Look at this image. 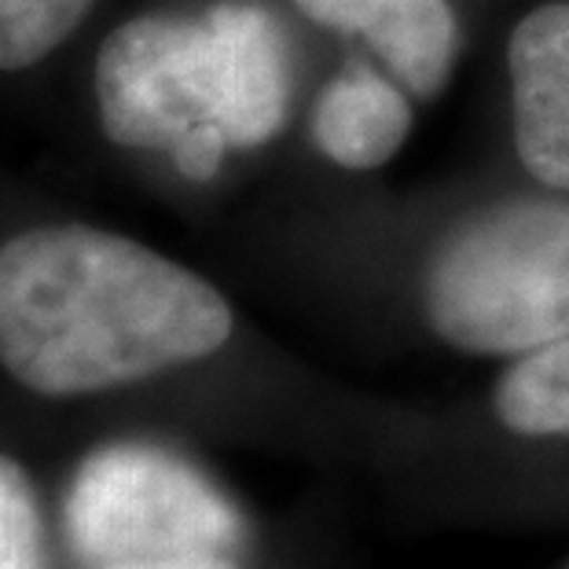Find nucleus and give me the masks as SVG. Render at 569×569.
Instances as JSON below:
<instances>
[{
  "instance_id": "nucleus-1",
  "label": "nucleus",
  "mask_w": 569,
  "mask_h": 569,
  "mask_svg": "<svg viewBox=\"0 0 569 569\" xmlns=\"http://www.w3.org/2000/svg\"><path fill=\"white\" fill-rule=\"evenodd\" d=\"M232 306L166 253L89 224H48L0 243V368L67 401L213 357Z\"/></svg>"
},
{
  "instance_id": "nucleus-2",
  "label": "nucleus",
  "mask_w": 569,
  "mask_h": 569,
  "mask_svg": "<svg viewBox=\"0 0 569 569\" xmlns=\"http://www.w3.org/2000/svg\"><path fill=\"white\" fill-rule=\"evenodd\" d=\"M287 103V38L269 11L243 0L202 16H137L96 56L103 132L118 148L166 151L188 180H210L228 151L269 143Z\"/></svg>"
},
{
  "instance_id": "nucleus-7",
  "label": "nucleus",
  "mask_w": 569,
  "mask_h": 569,
  "mask_svg": "<svg viewBox=\"0 0 569 569\" xmlns=\"http://www.w3.org/2000/svg\"><path fill=\"white\" fill-rule=\"evenodd\" d=\"M411 132V103L405 84L382 78L365 63H349L327 81L312 107L317 148L342 169H379L401 151Z\"/></svg>"
},
{
  "instance_id": "nucleus-6",
  "label": "nucleus",
  "mask_w": 569,
  "mask_h": 569,
  "mask_svg": "<svg viewBox=\"0 0 569 569\" xmlns=\"http://www.w3.org/2000/svg\"><path fill=\"white\" fill-rule=\"evenodd\" d=\"M320 27L360 33L416 100L445 89L456 63V16L448 0H295Z\"/></svg>"
},
{
  "instance_id": "nucleus-9",
  "label": "nucleus",
  "mask_w": 569,
  "mask_h": 569,
  "mask_svg": "<svg viewBox=\"0 0 569 569\" xmlns=\"http://www.w3.org/2000/svg\"><path fill=\"white\" fill-rule=\"evenodd\" d=\"M96 0H0V70L41 63L74 33Z\"/></svg>"
},
{
  "instance_id": "nucleus-5",
  "label": "nucleus",
  "mask_w": 569,
  "mask_h": 569,
  "mask_svg": "<svg viewBox=\"0 0 569 569\" xmlns=\"http://www.w3.org/2000/svg\"><path fill=\"white\" fill-rule=\"evenodd\" d=\"M518 159L540 184L569 191V4H540L507 44Z\"/></svg>"
},
{
  "instance_id": "nucleus-4",
  "label": "nucleus",
  "mask_w": 569,
  "mask_h": 569,
  "mask_svg": "<svg viewBox=\"0 0 569 569\" xmlns=\"http://www.w3.org/2000/svg\"><path fill=\"white\" fill-rule=\"evenodd\" d=\"M67 543L84 566L236 555L243 518L217 486L154 445H107L74 470L63 500Z\"/></svg>"
},
{
  "instance_id": "nucleus-10",
  "label": "nucleus",
  "mask_w": 569,
  "mask_h": 569,
  "mask_svg": "<svg viewBox=\"0 0 569 569\" xmlns=\"http://www.w3.org/2000/svg\"><path fill=\"white\" fill-rule=\"evenodd\" d=\"M0 569H52L41 496L30 470L0 452Z\"/></svg>"
},
{
  "instance_id": "nucleus-8",
  "label": "nucleus",
  "mask_w": 569,
  "mask_h": 569,
  "mask_svg": "<svg viewBox=\"0 0 569 569\" xmlns=\"http://www.w3.org/2000/svg\"><path fill=\"white\" fill-rule=\"evenodd\" d=\"M496 416L522 438H569V338L507 368L496 386Z\"/></svg>"
},
{
  "instance_id": "nucleus-3",
  "label": "nucleus",
  "mask_w": 569,
  "mask_h": 569,
  "mask_svg": "<svg viewBox=\"0 0 569 569\" xmlns=\"http://www.w3.org/2000/svg\"><path fill=\"white\" fill-rule=\"evenodd\" d=\"M422 309L448 346L526 357L569 338V206L500 202L441 239Z\"/></svg>"
},
{
  "instance_id": "nucleus-11",
  "label": "nucleus",
  "mask_w": 569,
  "mask_h": 569,
  "mask_svg": "<svg viewBox=\"0 0 569 569\" xmlns=\"http://www.w3.org/2000/svg\"><path fill=\"white\" fill-rule=\"evenodd\" d=\"M92 569H239L232 555H180V559H148V562H111Z\"/></svg>"
}]
</instances>
